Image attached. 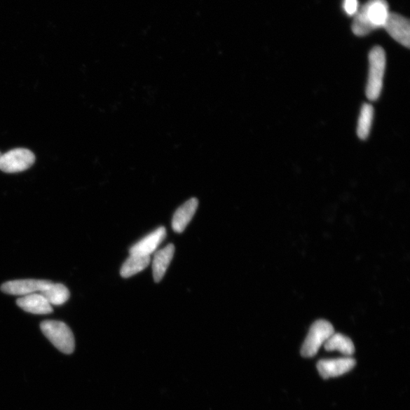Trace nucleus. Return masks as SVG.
Masks as SVG:
<instances>
[{"mask_svg": "<svg viewBox=\"0 0 410 410\" xmlns=\"http://www.w3.org/2000/svg\"><path fill=\"white\" fill-rule=\"evenodd\" d=\"M175 252V245L169 244L165 248L155 253L152 264L153 277L155 282H159L165 275Z\"/></svg>", "mask_w": 410, "mask_h": 410, "instance_id": "obj_12", "label": "nucleus"}, {"mask_svg": "<svg viewBox=\"0 0 410 410\" xmlns=\"http://www.w3.org/2000/svg\"><path fill=\"white\" fill-rule=\"evenodd\" d=\"M51 282V281L45 280H16L6 282L2 285L1 290L4 293L9 295L25 296L41 293Z\"/></svg>", "mask_w": 410, "mask_h": 410, "instance_id": "obj_6", "label": "nucleus"}, {"mask_svg": "<svg viewBox=\"0 0 410 410\" xmlns=\"http://www.w3.org/2000/svg\"><path fill=\"white\" fill-rule=\"evenodd\" d=\"M389 14L386 0H369L354 15L353 32L362 36L384 27Z\"/></svg>", "mask_w": 410, "mask_h": 410, "instance_id": "obj_1", "label": "nucleus"}, {"mask_svg": "<svg viewBox=\"0 0 410 410\" xmlns=\"http://www.w3.org/2000/svg\"><path fill=\"white\" fill-rule=\"evenodd\" d=\"M35 161L34 154L29 150L16 149L0 156V170L7 173L23 172L29 169Z\"/></svg>", "mask_w": 410, "mask_h": 410, "instance_id": "obj_5", "label": "nucleus"}, {"mask_svg": "<svg viewBox=\"0 0 410 410\" xmlns=\"http://www.w3.org/2000/svg\"><path fill=\"white\" fill-rule=\"evenodd\" d=\"M0 156H1V153H0Z\"/></svg>", "mask_w": 410, "mask_h": 410, "instance_id": "obj_18", "label": "nucleus"}, {"mask_svg": "<svg viewBox=\"0 0 410 410\" xmlns=\"http://www.w3.org/2000/svg\"><path fill=\"white\" fill-rule=\"evenodd\" d=\"M343 8L346 14L350 16L355 15L359 11L358 0H344Z\"/></svg>", "mask_w": 410, "mask_h": 410, "instance_id": "obj_17", "label": "nucleus"}, {"mask_svg": "<svg viewBox=\"0 0 410 410\" xmlns=\"http://www.w3.org/2000/svg\"><path fill=\"white\" fill-rule=\"evenodd\" d=\"M167 231L165 227L158 228L139 242L135 243L130 250L132 255H141V257H150L157 250L158 246L165 240Z\"/></svg>", "mask_w": 410, "mask_h": 410, "instance_id": "obj_9", "label": "nucleus"}, {"mask_svg": "<svg viewBox=\"0 0 410 410\" xmlns=\"http://www.w3.org/2000/svg\"><path fill=\"white\" fill-rule=\"evenodd\" d=\"M198 206V200L196 198H190L180 206L173 214L172 227L176 233H181L193 219Z\"/></svg>", "mask_w": 410, "mask_h": 410, "instance_id": "obj_11", "label": "nucleus"}, {"mask_svg": "<svg viewBox=\"0 0 410 410\" xmlns=\"http://www.w3.org/2000/svg\"><path fill=\"white\" fill-rule=\"evenodd\" d=\"M41 329L55 348L65 354H71L75 350V339L70 328L59 321H44Z\"/></svg>", "mask_w": 410, "mask_h": 410, "instance_id": "obj_3", "label": "nucleus"}, {"mask_svg": "<svg viewBox=\"0 0 410 410\" xmlns=\"http://www.w3.org/2000/svg\"><path fill=\"white\" fill-rule=\"evenodd\" d=\"M357 361L351 357L334 360H322L317 364V369L324 379L339 377L351 371Z\"/></svg>", "mask_w": 410, "mask_h": 410, "instance_id": "obj_7", "label": "nucleus"}, {"mask_svg": "<svg viewBox=\"0 0 410 410\" xmlns=\"http://www.w3.org/2000/svg\"><path fill=\"white\" fill-rule=\"evenodd\" d=\"M392 39L409 48L410 44V25L405 17L390 13L384 26Z\"/></svg>", "mask_w": 410, "mask_h": 410, "instance_id": "obj_8", "label": "nucleus"}, {"mask_svg": "<svg viewBox=\"0 0 410 410\" xmlns=\"http://www.w3.org/2000/svg\"><path fill=\"white\" fill-rule=\"evenodd\" d=\"M17 305L24 311L35 315L50 314L53 311V307L48 301L39 293L18 299Z\"/></svg>", "mask_w": 410, "mask_h": 410, "instance_id": "obj_10", "label": "nucleus"}, {"mask_svg": "<svg viewBox=\"0 0 410 410\" xmlns=\"http://www.w3.org/2000/svg\"><path fill=\"white\" fill-rule=\"evenodd\" d=\"M369 72L367 87V96L370 100H376L383 88L386 56L384 49L381 47L374 48L369 53Z\"/></svg>", "mask_w": 410, "mask_h": 410, "instance_id": "obj_2", "label": "nucleus"}, {"mask_svg": "<svg viewBox=\"0 0 410 410\" xmlns=\"http://www.w3.org/2000/svg\"><path fill=\"white\" fill-rule=\"evenodd\" d=\"M150 263V257L130 254V257L123 264L121 275L123 278L132 277L147 268Z\"/></svg>", "mask_w": 410, "mask_h": 410, "instance_id": "obj_14", "label": "nucleus"}, {"mask_svg": "<svg viewBox=\"0 0 410 410\" xmlns=\"http://www.w3.org/2000/svg\"><path fill=\"white\" fill-rule=\"evenodd\" d=\"M52 306H61L67 302L70 296L68 288L62 284H51L40 293Z\"/></svg>", "mask_w": 410, "mask_h": 410, "instance_id": "obj_15", "label": "nucleus"}, {"mask_svg": "<svg viewBox=\"0 0 410 410\" xmlns=\"http://www.w3.org/2000/svg\"><path fill=\"white\" fill-rule=\"evenodd\" d=\"M333 325L325 320L316 321L310 328L309 332L301 349L303 357H315L321 346L334 334Z\"/></svg>", "mask_w": 410, "mask_h": 410, "instance_id": "obj_4", "label": "nucleus"}, {"mask_svg": "<svg viewBox=\"0 0 410 410\" xmlns=\"http://www.w3.org/2000/svg\"><path fill=\"white\" fill-rule=\"evenodd\" d=\"M324 345L327 351H339L346 357H350L355 353V346L349 337L341 334H332Z\"/></svg>", "mask_w": 410, "mask_h": 410, "instance_id": "obj_13", "label": "nucleus"}, {"mask_svg": "<svg viewBox=\"0 0 410 410\" xmlns=\"http://www.w3.org/2000/svg\"><path fill=\"white\" fill-rule=\"evenodd\" d=\"M374 116V109L371 104H364L361 109L359 118L357 134L359 138L364 140L369 135Z\"/></svg>", "mask_w": 410, "mask_h": 410, "instance_id": "obj_16", "label": "nucleus"}]
</instances>
